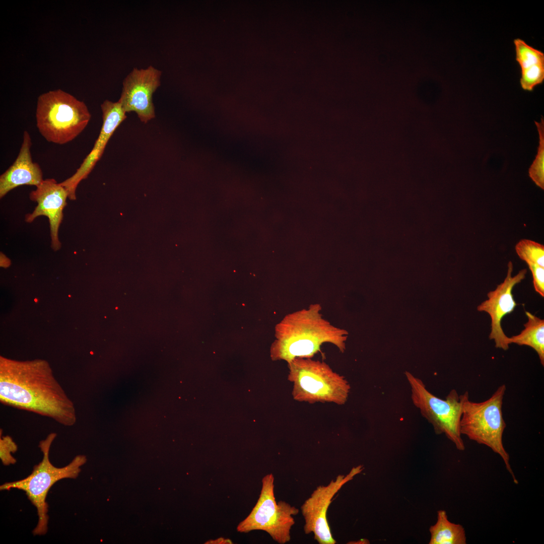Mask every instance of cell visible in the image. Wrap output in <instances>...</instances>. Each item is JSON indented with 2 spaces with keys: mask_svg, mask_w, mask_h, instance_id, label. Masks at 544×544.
<instances>
[{
  "mask_svg": "<svg viewBox=\"0 0 544 544\" xmlns=\"http://www.w3.org/2000/svg\"><path fill=\"white\" fill-rule=\"evenodd\" d=\"M29 194L30 199L37 202L33 212L25 216V221L32 222L37 217L44 216L49 222L51 246L54 250H59L61 243L58 230L63 219V210L66 206L68 192L66 189L53 178L43 180Z\"/></svg>",
  "mask_w": 544,
  "mask_h": 544,
  "instance_id": "4fadbf2b",
  "label": "cell"
},
{
  "mask_svg": "<svg viewBox=\"0 0 544 544\" xmlns=\"http://www.w3.org/2000/svg\"><path fill=\"white\" fill-rule=\"evenodd\" d=\"M56 437L55 433H51L40 442L39 447L43 453V457L42 460L34 466L30 474L22 480L5 483L0 486L1 491H9L12 489L23 491L36 508L38 521L33 530L34 535H44L47 531L48 506L46 499L51 487L61 479L77 478L81 471V467L87 461L85 455H78L64 467L54 466L49 460V452Z\"/></svg>",
  "mask_w": 544,
  "mask_h": 544,
  "instance_id": "5b68a950",
  "label": "cell"
},
{
  "mask_svg": "<svg viewBox=\"0 0 544 544\" xmlns=\"http://www.w3.org/2000/svg\"><path fill=\"white\" fill-rule=\"evenodd\" d=\"M517 255L528 264H535L544 267V246L534 241L523 239L516 244Z\"/></svg>",
  "mask_w": 544,
  "mask_h": 544,
  "instance_id": "e0dca14e",
  "label": "cell"
},
{
  "mask_svg": "<svg viewBox=\"0 0 544 544\" xmlns=\"http://www.w3.org/2000/svg\"><path fill=\"white\" fill-rule=\"evenodd\" d=\"M355 542H351L350 543H369V541L365 538L361 539L358 541H354Z\"/></svg>",
  "mask_w": 544,
  "mask_h": 544,
  "instance_id": "cb8c5ba5",
  "label": "cell"
},
{
  "mask_svg": "<svg viewBox=\"0 0 544 544\" xmlns=\"http://www.w3.org/2000/svg\"><path fill=\"white\" fill-rule=\"evenodd\" d=\"M31 145V137L27 131H25L17 158L0 176L1 198L18 186L24 185L37 186L43 180L39 165L32 161Z\"/></svg>",
  "mask_w": 544,
  "mask_h": 544,
  "instance_id": "5bb4252c",
  "label": "cell"
},
{
  "mask_svg": "<svg viewBox=\"0 0 544 544\" xmlns=\"http://www.w3.org/2000/svg\"><path fill=\"white\" fill-rule=\"evenodd\" d=\"M516 51V60L521 69L544 63V53L526 43L523 40H514Z\"/></svg>",
  "mask_w": 544,
  "mask_h": 544,
  "instance_id": "d6986e66",
  "label": "cell"
},
{
  "mask_svg": "<svg viewBox=\"0 0 544 544\" xmlns=\"http://www.w3.org/2000/svg\"><path fill=\"white\" fill-rule=\"evenodd\" d=\"M539 134V146L537 153L528 170L530 178L539 188L544 189V120L535 121Z\"/></svg>",
  "mask_w": 544,
  "mask_h": 544,
  "instance_id": "ac0fdd59",
  "label": "cell"
},
{
  "mask_svg": "<svg viewBox=\"0 0 544 544\" xmlns=\"http://www.w3.org/2000/svg\"><path fill=\"white\" fill-rule=\"evenodd\" d=\"M319 304H311L286 315L275 327L276 340L270 349L272 360H284L288 364L296 358H312L328 343L342 353L346 350L347 330L332 325L323 318Z\"/></svg>",
  "mask_w": 544,
  "mask_h": 544,
  "instance_id": "7a4b0ae2",
  "label": "cell"
},
{
  "mask_svg": "<svg viewBox=\"0 0 544 544\" xmlns=\"http://www.w3.org/2000/svg\"><path fill=\"white\" fill-rule=\"evenodd\" d=\"M103 124L99 135L93 149L84 159L76 172L70 177L60 183L68 192L71 200L76 199V190L80 182L86 179L100 159L106 146L113 133L126 118L121 103L118 100L113 102L105 100L101 105Z\"/></svg>",
  "mask_w": 544,
  "mask_h": 544,
  "instance_id": "7c38bea8",
  "label": "cell"
},
{
  "mask_svg": "<svg viewBox=\"0 0 544 544\" xmlns=\"http://www.w3.org/2000/svg\"><path fill=\"white\" fill-rule=\"evenodd\" d=\"M161 75L162 72L152 65L133 69L123 80L118 100L126 113L135 112L145 123L155 117L152 97L161 85Z\"/></svg>",
  "mask_w": 544,
  "mask_h": 544,
  "instance_id": "30bf717a",
  "label": "cell"
},
{
  "mask_svg": "<svg viewBox=\"0 0 544 544\" xmlns=\"http://www.w3.org/2000/svg\"><path fill=\"white\" fill-rule=\"evenodd\" d=\"M91 117L83 101L62 90L49 91L38 98L36 125L49 142L59 145L70 142L84 130Z\"/></svg>",
  "mask_w": 544,
  "mask_h": 544,
  "instance_id": "277c9868",
  "label": "cell"
},
{
  "mask_svg": "<svg viewBox=\"0 0 544 544\" xmlns=\"http://www.w3.org/2000/svg\"><path fill=\"white\" fill-rule=\"evenodd\" d=\"M544 80V63H538L530 67L521 69L520 83L522 88L532 91L537 85Z\"/></svg>",
  "mask_w": 544,
  "mask_h": 544,
  "instance_id": "ffe728a7",
  "label": "cell"
},
{
  "mask_svg": "<svg viewBox=\"0 0 544 544\" xmlns=\"http://www.w3.org/2000/svg\"><path fill=\"white\" fill-rule=\"evenodd\" d=\"M525 314L528 321L524 324V328L519 334L509 337V343L531 347L536 352L543 366L544 320L528 311H525Z\"/></svg>",
  "mask_w": 544,
  "mask_h": 544,
  "instance_id": "9a60e30c",
  "label": "cell"
},
{
  "mask_svg": "<svg viewBox=\"0 0 544 544\" xmlns=\"http://www.w3.org/2000/svg\"><path fill=\"white\" fill-rule=\"evenodd\" d=\"M533 279L535 291L541 297H544V267L535 264H528Z\"/></svg>",
  "mask_w": 544,
  "mask_h": 544,
  "instance_id": "7402d4cb",
  "label": "cell"
},
{
  "mask_svg": "<svg viewBox=\"0 0 544 544\" xmlns=\"http://www.w3.org/2000/svg\"><path fill=\"white\" fill-rule=\"evenodd\" d=\"M0 458L4 465L14 464L16 459L13 456L12 453L18 450V446L12 438L8 435L2 436L0 433Z\"/></svg>",
  "mask_w": 544,
  "mask_h": 544,
  "instance_id": "44dd1931",
  "label": "cell"
},
{
  "mask_svg": "<svg viewBox=\"0 0 544 544\" xmlns=\"http://www.w3.org/2000/svg\"><path fill=\"white\" fill-rule=\"evenodd\" d=\"M506 387L500 385L488 399L480 402L469 399L467 391L460 395L462 413L460 432L469 439L486 445L503 459L514 483H518L510 464V456L503 443V434L506 424L503 417V400Z\"/></svg>",
  "mask_w": 544,
  "mask_h": 544,
  "instance_id": "3957f363",
  "label": "cell"
},
{
  "mask_svg": "<svg viewBox=\"0 0 544 544\" xmlns=\"http://www.w3.org/2000/svg\"><path fill=\"white\" fill-rule=\"evenodd\" d=\"M288 380L293 382L292 395L298 401L345 404L351 386L343 376L324 362L296 358L288 364Z\"/></svg>",
  "mask_w": 544,
  "mask_h": 544,
  "instance_id": "8992f818",
  "label": "cell"
},
{
  "mask_svg": "<svg viewBox=\"0 0 544 544\" xmlns=\"http://www.w3.org/2000/svg\"><path fill=\"white\" fill-rule=\"evenodd\" d=\"M233 541L229 538L220 537L214 539H210L205 542L206 544H232Z\"/></svg>",
  "mask_w": 544,
  "mask_h": 544,
  "instance_id": "603a6c76",
  "label": "cell"
},
{
  "mask_svg": "<svg viewBox=\"0 0 544 544\" xmlns=\"http://www.w3.org/2000/svg\"><path fill=\"white\" fill-rule=\"evenodd\" d=\"M513 264L510 261L508 263L507 276L504 281L496 288L487 294L488 299L477 307L480 312L487 313L491 319V329L490 339L494 340L496 348L506 351L509 349V337L506 336L502 327V320L507 314L512 313L517 305L512 294L514 286L525 278L526 269H522L514 276H512Z\"/></svg>",
  "mask_w": 544,
  "mask_h": 544,
  "instance_id": "8fae6325",
  "label": "cell"
},
{
  "mask_svg": "<svg viewBox=\"0 0 544 544\" xmlns=\"http://www.w3.org/2000/svg\"><path fill=\"white\" fill-rule=\"evenodd\" d=\"M405 375L410 387L413 404L433 426L435 433L445 434L457 449L464 450L460 432L462 401L456 390L452 389L443 399L428 390L421 379L408 371L405 372Z\"/></svg>",
  "mask_w": 544,
  "mask_h": 544,
  "instance_id": "52a82bcc",
  "label": "cell"
},
{
  "mask_svg": "<svg viewBox=\"0 0 544 544\" xmlns=\"http://www.w3.org/2000/svg\"><path fill=\"white\" fill-rule=\"evenodd\" d=\"M0 401L6 405L48 417L64 426H74L77 422L74 402L43 362L22 363L3 360Z\"/></svg>",
  "mask_w": 544,
  "mask_h": 544,
  "instance_id": "6da1fadb",
  "label": "cell"
},
{
  "mask_svg": "<svg viewBox=\"0 0 544 544\" xmlns=\"http://www.w3.org/2000/svg\"><path fill=\"white\" fill-rule=\"evenodd\" d=\"M429 544H466V537L463 527L450 522L445 510L437 512V520L429 529Z\"/></svg>",
  "mask_w": 544,
  "mask_h": 544,
  "instance_id": "2e32d148",
  "label": "cell"
},
{
  "mask_svg": "<svg viewBox=\"0 0 544 544\" xmlns=\"http://www.w3.org/2000/svg\"><path fill=\"white\" fill-rule=\"evenodd\" d=\"M364 469L362 465L354 467L346 475L339 474L327 486H319L301 507L305 520V534L312 533L319 544H335L327 519V511L334 495L347 483Z\"/></svg>",
  "mask_w": 544,
  "mask_h": 544,
  "instance_id": "9c48e42d",
  "label": "cell"
},
{
  "mask_svg": "<svg viewBox=\"0 0 544 544\" xmlns=\"http://www.w3.org/2000/svg\"><path fill=\"white\" fill-rule=\"evenodd\" d=\"M274 480L272 473L262 478L259 498L249 514L238 524L237 530L241 533L262 530L278 543L285 544L291 540L293 516L299 510L285 501H276Z\"/></svg>",
  "mask_w": 544,
  "mask_h": 544,
  "instance_id": "ba28073f",
  "label": "cell"
}]
</instances>
